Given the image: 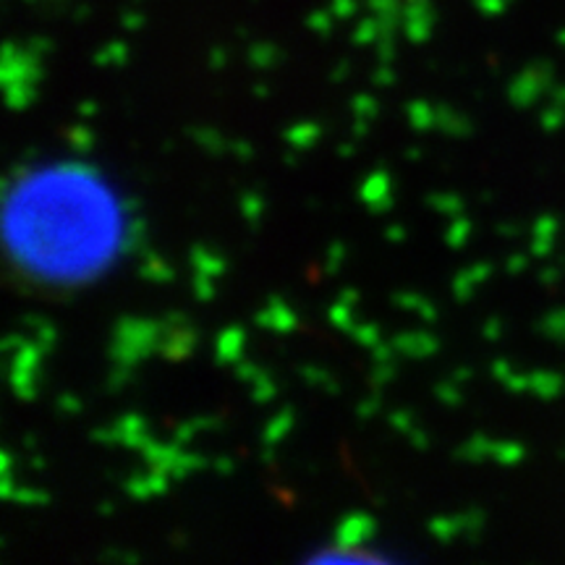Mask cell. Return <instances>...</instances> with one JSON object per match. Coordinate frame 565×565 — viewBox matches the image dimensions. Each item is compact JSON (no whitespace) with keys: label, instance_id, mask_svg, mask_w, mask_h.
<instances>
[{"label":"cell","instance_id":"31","mask_svg":"<svg viewBox=\"0 0 565 565\" xmlns=\"http://www.w3.org/2000/svg\"><path fill=\"white\" fill-rule=\"evenodd\" d=\"M301 380L307 385L320 387L324 393H338L335 377L328 370H322V366H301Z\"/></svg>","mask_w":565,"mask_h":565},{"label":"cell","instance_id":"4","mask_svg":"<svg viewBox=\"0 0 565 565\" xmlns=\"http://www.w3.org/2000/svg\"><path fill=\"white\" fill-rule=\"evenodd\" d=\"M160 343H158V353L166 362H183L189 359L196 349V330L192 328V322L186 320V315L181 312H171L160 320Z\"/></svg>","mask_w":565,"mask_h":565},{"label":"cell","instance_id":"45","mask_svg":"<svg viewBox=\"0 0 565 565\" xmlns=\"http://www.w3.org/2000/svg\"><path fill=\"white\" fill-rule=\"evenodd\" d=\"M263 372L265 370H259V366L254 364V362H249V359H242V362L236 364V377L242 380V383H249L252 385L254 380H257Z\"/></svg>","mask_w":565,"mask_h":565},{"label":"cell","instance_id":"54","mask_svg":"<svg viewBox=\"0 0 565 565\" xmlns=\"http://www.w3.org/2000/svg\"><path fill=\"white\" fill-rule=\"evenodd\" d=\"M385 238H387V242H404L406 228H404V225H391V228L385 231Z\"/></svg>","mask_w":565,"mask_h":565},{"label":"cell","instance_id":"44","mask_svg":"<svg viewBox=\"0 0 565 565\" xmlns=\"http://www.w3.org/2000/svg\"><path fill=\"white\" fill-rule=\"evenodd\" d=\"M343 259H345V246H343V244H333V246H330L328 257H324V273L335 275L338 270H341Z\"/></svg>","mask_w":565,"mask_h":565},{"label":"cell","instance_id":"22","mask_svg":"<svg viewBox=\"0 0 565 565\" xmlns=\"http://www.w3.org/2000/svg\"><path fill=\"white\" fill-rule=\"evenodd\" d=\"M24 328H26V335H30L32 341L38 343L45 353L53 349L55 338H58V333H55L53 324L47 322V320H40V317H26Z\"/></svg>","mask_w":565,"mask_h":565},{"label":"cell","instance_id":"27","mask_svg":"<svg viewBox=\"0 0 565 565\" xmlns=\"http://www.w3.org/2000/svg\"><path fill=\"white\" fill-rule=\"evenodd\" d=\"M427 204L429 210L440 212L445 217H458L463 215V200L454 192H435L427 196Z\"/></svg>","mask_w":565,"mask_h":565},{"label":"cell","instance_id":"8","mask_svg":"<svg viewBox=\"0 0 565 565\" xmlns=\"http://www.w3.org/2000/svg\"><path fill=\"white\" fill-rule=\"evenodd\" d=\"M359 200H362L370 212H387L393 207V181L385 171H374L364 179L359 189Z\"/></svg>","mask_w":565,"mask_h":565},{"label":"cell","instance_id":"61","mask_svg":"<svg viewBox=\"0 0 565 565\" xmlns=\"http://www.w3.org/2000/svg\"><path fill=\"white\" fill-rule=\"evenodd\" d=\"M79 113L82 116H92V113H97L95 103H79Z\"/></svg>","mask_w":565,"mask_h":565},{"label":"cell","instance_id":"50","mask_svg":"<svg viewBox=\"0 0 565 565\" xmlns=\"http://www.w3.org/2000/svg\"><path fill=\"white\" fill-rule=\"evenodd\" d=\"M393 79H395V74L391 68H387V63H383V66L374 71V82H377L380 87H391Z\"/></svg>","mask_w":565,"mask_h":565},{"label":"cell","instance_id":"18","mask_svg":"<svg viewBox=\"0 0 565 565\" xmlns=\"http://www.w3.org/2000/svg\"><path fill=\"white\" fill-rule=\"evenodd\" d=\"M291 429H294V412L291 408H282L280 414H275L273 419L267 422V427L263 433V445L265 448H275V445L286 440Z\"/></svg>","mask_w":565,"mask_h":565},{"label":"cell","instance_id":"25","mask_svg":"<svg viewBox=\"0 0 565 565\" xmlns=\"http://www.w3.org/2000/svg\"><path fill=\"white\" fill-rule=\"evenodd\" d=\"M192 137L202 150H207L212 154H221V152H231V141L223 137L221 131L212 129V126H200V129L192 131Z\"/></svg>","mask_w":565,"mask_h":565},{"label":"cell","instance_id":"7","mask_svg":"<svg viewBox=\"0 0 565 565\" xmlns=\"http://www.w3.org/2000/svg\"><path fill=\"white\" fill-rule=\"evenodd\" d=\"M257 324L265 330H273V333L278 335H288L299 328V317H296L294 309L288 307L280 296H273V299L257 312Z\"/></svg>","mask_w":565,"mask_h":565},{"label":"cell","instance_id":"42","mask_svg":"<svg viewBox=\"0 0 565 565\" xmlns=\"http://www.w3.org/2000/svg\"><path fill=\"white\" fill-rule=\"evenodd\" d=\"M194 296L200 301H210L215 296V278H207V275H194L192 278Z\"/></svg>","mask_w":565,"mask_h":565},{"label":"cell","instance_id":"38","mask_svg":"<svg viewBox=\"0 0 565 565\" xmlns=\"http://www.w3.org/2000/svg\"><path fill=\"white\" fill-rule=\"evenodd\" d=\"M351 110H353V116H356V118L372 121V118L380 113V105H377V100H374L372 95H366V92H362V95H356L351 100Z\"/></svg>","mask_w":565,"mask_h":565},{"label":"cell","instance_id":"23","mask_svg":"<svg viewBox=\"0 0 565 565\" xmlns=\"http://www.w3.org/2000/svg\"><path fill=\"white\" fill-rule=\"evenodd\" d=\"M429 532L440 542H454L463 536V515H440V519L429 521Z\"/></svg>","mask_w":565,"mask_h":565},{"label":"cell","instance_id":"43","mask_svg":"<svg viewBox=\"0 0 565 565\" xmlns=\"http://www.w3.org/2000/svg\"><path fill=\"white\" fill-rule=\"evenodd\" d=\"M380 408H383V401H380V395L372 393V395H366L362 404L356 406V414H359V419H362V422H370L380 414Z\"/></svg>","mask_w":565,"mask_h":565},{"label":"cell","instance_id":"11","mask_svg":"<svg viewBox=\"0 0 565 565\" xmlns=\"http://www.w3.org/2000/svg\"><path fill=\"white\" fill-rule=\"evenodd\" d=\"M168 482H173V479L158 469H150V475H134L131 479H126V492L137 500H150L166 492Z\"/></svg>","mask_w":565,"mask_h":565},{"label":"cell","instance_id":"39","mask_svg":"<svg viewBox=\"0 0 565 565\" xmlns=\"http://www.w3.org/2000/svg\"><path fill=\"white\" fill-rule=\"evenodd\" d=\"M540 124L545 131L561 129V126H565V105L553 100V105H547V108L540 113Z\"/></svg>","mask_w":565,"mask_h":565},{"label":"cell","instance_id":"17","mask_svg":"<svg viewBox=\"0 0 565 565\" xmlns=\"http://www.w3.org/2000/svg\"><path fill=\"white\" fill-rule=\"evenodd\" d=\"M563 387H565V380L555 372L529 374V393H534L536 398H542V401L557 398V395L563 393Z\"/></svg>","mask_w":565,"mask_h":565},{"label":"cell","instance_id":"32","mask_svg":"<svg viewBox=\"0 0 565 565\" xmlns=\"http://www.w3.org/2000/svg\"><path fill=\"white\" fill-rule=\"evenodd\" d=\"M349 335L359 345H364V349H374V345L383 343V333H380V324H374V322H356V324H353V330H351Z\"/></svg>","mask_w":565,"mask_h":565},{"label":"cell","instance_id":"34","mask_svg":"<svg viewBox=\"0 0 565 565\" xmlns=\"http://www.w3.org/2000/svg\"><path fill=\"white\" fill-rule=\"evenodd\" d=\"M275 395H278V387H275L270 374L263 372V374H259V377L252 383V398L257 401V404H270Z\"/></svg>","mask_w":565,"mask_h":565},{"label":"cell","instance_id":"30","mask_svg":"<svg viewBox=\"0 0 565 565\" xmlns=\"http://www.w3.org/2000/svg\"><path fill=\"white\" fill-rule=\"evenodd\" d=\"M536 330L545 338H550V341L565 343V309H555V312L542 317Z\"/></svg>","mask_w":565,"mask_h":565},{"label":"cell","instance_id":"24","mask_svg":"<svg viewBox=\"0 0 565 565\" xmlns=\"http://www.w3.org/2000/svg\"><path fill=\"white\" fill-rule=\"evenodd\" d=\"M139 273H141V278L154 280V282L173 280V267L168 265L166 259H162L160 254H154V252H147V254H145V259H141Z\"/></svg>","mask_w":565,"mask_h":565},{"label":"cell","instance_id":"1","mask_svg":"<svg viewBox=\"0 0 565 565\" xmlns=\"http://www.w3.org/2000/svg\"><path fill=\"white\" fill-rule=\"evenodd\" d=\"M160 333V322L154 320H139V317H124V320H118L110 343L113 364L137 366L141 359L158 351Z\"/></svg>","mask_w":565,"mask_h":565},{"label":"cell","instance_id":"9","mask_svg":"<svg viewBox=\"0 0 565 565\" xmlns=\"http://www.w3.org/2000/svg\"><path fill=\"white\" fill-rule=\"evenodd\" d=\"M391 343L395 345V351H398L401 356L408 359H429L440 351V341H437L433 333H419V330L395 335Z\"/></svg>","mask_w":565,"mask_h":565},{"label":"cell","instance_id":"41","mask_svg":"<svg viewBox=\"0 0 565 565\" xmlns=\"http://www.w3.org/2000/svg\"><path fill=\"white\" fill-rule=\"evenodd\" d=\"M13 503H21V505H45L47 503V494L34 490V487H19V490L11 492Z\"/></svg>","mask_w":565,"mask_h":565},{"label":"cell","instance_id":"13","mask_svg":"<svg viewBox=\"0 0 565 565\" xmlns=\"http://www.w3.org/2000/svg\"><path fill=\"white\" fill-rule=\"evenodd\" d=\"M492 267L490 265H471L461 270L454 278V296L458 301H469L471 296H475L477 286H482V282L490 278Z\"/></svg>","mask_w":565,"mask_h":565},{"label":"cell","instance_id":"46","mask_svg":"<svg viewBox=\"0 0 565 565\" xmlns=\"http://www.w3.org/2000/svg\"><path fill=\"white\" fill-rule=\"evenodd\" d=\"M391 427L398 429V433L408 435V433H412V429L416 427L414 414H412V412H393V414H391Z\"/></svg>","mask_w":565,"mask_h":565},{"label":"cell","instance_id":"21","mask_svg":"<svg viewBox=\"0 0 565 565\" xmlns=\"http://www.w3.org/2000/svg\"><path fill=\"white\" fill-rule=\"evenodd\" d=\"M406 118H408V124H412L414 131L435 129V124H437V105H429V103H424V100L408 103Z\"/></svg>","mask_w":565,"mask_h":565},{"label":"cell","instance_id":"15","mask_svg":"<svg viewBox=\"0 0 565 565\" xmlns=\"http://www.w3.org/2000/svg\"><path fill=\"white\" fill-rule=\"evenodd\" d=\"M189 263H192L194 275H207V278H221L225 273V259L217 252L204 249V246H194L189 254Z\"/></svg>","mask_w":565,"mask_h":565},{"label":"cell","instance_id":"33","mask_svg":"<svg viewBox=\"0 0 565 565\" xmlns=\"http://www.w3.org/2000/svg\"><path fill=\"white\" fill-rule=\"evenodd\" d=\"M328 317H330V322L335 324V328L343 330V333H351L353 324H356V315H353V307H351V303L341 301V299H338L333 307L328 309Z\"/></svg>","mask_w":565,"mask_h":565},{"label":"cell","instance_id":"20","mask_svg":"<svg viewBox=\"0 0 565 565\" xmlns=\"http://www.w3.org/2000/svg\"><path fill=\"white\" fill-rule=\"evenodd\" d=\"M320 134H322L320 124H312V121L296 124L291 129H286V145L291 147V150H309V147L317 145Z\"/></svg>","mask_w":565,"mask_h":565},{"label":"cell","instance_id":"2","mask_svg":"<svg viewBox=\"0 0 565 565\" xmlns=\"http://www.w3.org/2000/svg\"><path fill=\"white\" fill-rule=\"evenodd\" d=\"M11 359V387L19 401H32L40 391V364L45 351L30 335H11L3 345Z\"/></svg>","mask_w":565,"mask_h":565},{"label":"cell","instance_id":"60","mask_svg":"<svg viewBox=\"0 0 565 565\" xmlns=\"http://www.w3.org/2000/svg\"><path fill=\"white\" fill-rule=\"evenodd\" d=\"M553 100H555V103H561V105H565V84H561V87H555V89H553Z\"/></svg>","mask_w":565,"mask_h":565},{"label":"cell","instance_id":"29","mask_svg":"<svg viewBox=\"0 0 565 565\" xmlns=\"http://www.w3.org/2000/svg\"><path fill=\"white\" fill-rule=\"evenodd\" d=\"M212 427H217V422L210 419V416H200V419H189V422H183V424H179V427H175L173 443L189 445L192 440H196V435L207 433V429H212Z\"/></svg>","mask_w":565,"mask_h":565},{"label":"cell","instance_id":"26","mask_svg":"<svg viewBox=\"0 0 565 565\" xmlns=\"http://www.w3.org/2000/svg\"><path fill=\"white\" fill-rule=\"evenodd\" d=\"M526 458V448L521 443L513 440H494L492 448V461L500 466H515Z\"/></svg>","mask_w":565,"mask_h":565},{"label":"cell","instance_id":"62","mask_svg":"<svg viewBox=\"0 0 565 565\" xmlns=\"http://www.w3.org/2000/svg\"><path fill=\"white\" fill-rule=\"evenodd\" d=\"M561 40H563V45H565V32H563V34H561Z\"/></svg>","mask_w":565,"mask_h":565},{"label":"cell","instance_id":"14","mask_svg":"<svg viewBox=\"0 0 565 565\" xmlns=\"http://www.w3.org/2000/svg\"><path fill=\"white\" fill-rule=\"evenodd\" d=\"M437 131L448 134V137H469L471 121L463 116L461 110L450 108V105H437Z\"/></svg>","mask_w":565,"mask_h":565},{"label":"cell","instance_id":"10","mask_svg":"<svg viewBox=\"0 0 565 565\" xmlns=\"http://www.w3.org/2000/svg\"><path fill=\"white\" fill-rule=\"evenodd\" d=\"M561 233V223H557L555 215H540L532 225V249L534 257H550L555 249V238Z\"/></svg>","mask_w":565,"mask_h":565},{"label":"cell","instance_id":"59","mask_svg":"<svg viewBox=\"0 0 565 565\" xmlns=\"http://www.w3.org/2000/svg\"><path fill=\"white\" fill-rule=\"evenodd\" d=\"M338 152H341L343 158H349V154L356 152V145H353V141H343V145H341V150H338Z\"/></svg>","mask_w":565,"mask_h":565},{"label":"cell","instance_id":"16","mask_svg":"<svg viewBox=\"0 0 565 565\" xmlns=\"http://www.w3.org/2000/svg\"><path fill=\"white\" fill-rule=\"evenodd\" d=\"M393 303L395 307H401L404 312H412L416 317H422L424 322H435L437 320V309L435 303L427 299V296L422 294H414V291H401L393 296Z\"/></svg>","mask_w":565,"mask_h":565},{"label":"cell","instance_id":"55","mask_svg":"<svg viewBox=\"0 0 565 565\" xmlns=\"http://www.w3.org/2000/svg\"><path fill=\"white\" fill-rule=\"evenodd\" d=\"M408 437H412V445L414 448H422V450H427V445H429V440H427V435L422 433V429H412V433H408Z\"/></svg>","mask_w":565,"mask_h":565},{"label":"cell","instance_id":"58","mask_svg":"<svg viewBox=\"0 0 565 565\" xmlns=\"http://www.w3.org/2000/svg\"><path fill=\"white\" fill-rule=\"evenodd\" d=\"M454 380H456V383H469V380H471V370H456V372H454Z\"/></svg>","mask_w":565,"mask_h":565},{"label":"cell","instance_id":"57","mask_svg":"<svg viewBox=\"0 0 565 565\" xmlns=\"http://www.w3.org/2000/svg\"><path fill=\"white\" fill-rule=\"evenodd\" d=\"M341 301L351 303V307H356V303H359V291H353V288H345V291L341 294Z\"/></svg>","mask_w":565,"mask_h":565},{"label":"cell","instance_id":"3","mask_svg":"<svg viewBox=\"0 0 565 565\" xmlns=\"http://www.w3.org/2000/svg\"><path fill=\"white\" fill-rule=\"evenodd\" d=\"M141 458H145L150 469H158L162 475H168L173 482L179 479H186L196 475V471L207 466V458L196 456V454H186L183 445L179 443H162V440H150L145 448L139 450Z\"/></svg>","mask_w":565,"mask_h":565},{"label":"cell","instance_id":"37","mask_svg":"<svg viewBox=\"0 0 565 565\" xmlns=\"http://www.w3.org/2000/svg\"><path fill=\"white\" fill-rule=\"evenodd\" d=\"M435 395L437 401L445 406H458L463 401V393H461V383H456L454 377L445 380V383H440L435 387Z\"/></svg>","mask_w":565,"mask_h":565},{"label":"cell","instance_id":"36","mask_svg":"<svg viewBox=\"0 0 565 565\" xmlns=\"http://www.w3.org/2000/svg\"><path fill=\"white\" fill-rule=\"evenodd\" d=\"M263 212H265V200L257 192H246L242 196V215L246 217V223L257 225L259 217H263Z\"/></svg>","mask_w":565,"mask_h":565},{"label":"cell","instance_id":"48","mask_svg":"<svg viewBox=\"0 0 565 565\" xmlns=\"http://www.w3.org/2000/svg\"><path fill=\"white\" fill-rule=\"evenodd\" d=\"M529 267V254H524V252H515V254H511V257H508V263H505V270L511 273V275H521Z\"/></svg>","mask_w":565,"mask_h":565},{"label":"cell","instance_id":"52","mask_svg":"<svg viewBox=\"0 0 565 565\" xmlns=\"http://www.w3.org/2000/svg\"><path fill=\"white\" fill-rule=\"evenodd\" d=\"M498 233H500V236H505V238H515V236H521V233H524V225H519V223H500L498 225Z\"/></svg>","mask_w":565,"mask_h":565},{"label":"cell","instance_id":"49","mask_svg":"<svg viewBox=\"0 0 565 565\" xmlns=\"http://www.w3.org/2000/svg\"><path fill=\"white\" fill-rule=\"evenodd\" d=\"M58 408L63 414H79L82 412V401L76 398V395H61Z\"/></svg>","mask_w":565,"mask_h":565},{"label":"cell","instance_id":"12","mask_svg":"<svg viewBox=\"0 0 565 565\" xmlns=\"http://www.w3.org/2000/svg\"><path fill=\"white\" fill-rule=\"evenodd\" d=\"M246 333L242 328H225L215 341V353L221 364H238L244 359Z\"/></svg>","mask_w":565,"mask_h":565},{"label":"cell","instance_id":"28","mask_svg":"<svg viewBox=\"0 0 565 565\" xmlns=\"http://www.w3.org/2000/svg\"><path fill=\"white\" fill-rule=\"evenodd\" d=\"M471 231H475V225H471V221L466 215L450 217L448 231H445V244H448L450 249H461V246L469 244Z\"/></svg>","mask_w":565,"mask_h":565},{"label":"cell","instance_id":"56","mask_svg":"<svg viewBox=\"0 0 565 565\" xmlns=\"http://www.w3.org/2000/svg\"><path fill=\"white\" fill-rule=\"evenodd\" d=\"M212 466H215L217 471H223V475H231V471H233V461H231V458H217V461L212 463Z\"/></svg>","mask_w":565,"mask_h":565},{"label":"cell","instance_id":"35","mask_svg":"<svg viewBox=\"0 0 565 565\" xmlns=\"http://www.w3.org/2000/svg\"><path fill=\"white\" fill-rule=\"evenodd\" d=\"M66 139H68V145L79 152H87L89 147L95 145V134H92L89 126H84V124L71 126V129L66 131Z\"/></svg>","mask_w":565,"mask_h":565},{"label":"cell","instance_id":"47","mask_svg":"<svg viewBox=\"0 0 565 565\" xmlns=\"http://www.w3.org/2000/svg\"><path fill=\"white\" fill-rule=\"evenodd\" d=\"M503 333H505V324L500 317H490V320L482 324V335L487 338V341H500V335Z\"/></svg>","mask_w":565,"mask_h":565},{"label":"cell","instance_id":"51","mask_svg":"<svg viewBox=\"0 0 565 565\" xmlns=\"http://www.w3.org/2000/svg\"><path fill=\"white\" fill-rule=\"evenodd\" d=\"M231 152L236 154V158H242V160H249L254 154L249 141H231Z\"/></svg>","mask_w":565,"mask_h":565},{"label":"cell","instance_id":"19","mask_svg":"<svg viewBox=\"0 0 565 565\" xmlns=\"http://www.w3.org/2000/svg\"><path fill=\"white\" fill-rule=\"evenodd\" d=\"M492 448L494 440L484 435H475L471 440H466L461 448L456 450V456L466 463H482V461H492Z\"/></svg>","mask_w":565,"mask_h":565},{"label":"cell","instance_id":"6","mask_svg":"<svg viewBox=\"0 0 565 565\" xmlns=\"http://www.w3.org/2000/svg\"><path fill=\"white\" fill-rule=\"evenodd\" d=\"M377 524L370 513L364 511H351L345 513L335 526V545L338 547H364L370 545Z\"/></svg>","mask_w":565,"mask_h":565},{"label":"cell","instance_id":"40","mask_svg":"<svg viewBox=\"0 0 565 565\" xmlns=\"http://www.w3.org/2000/svg\"><path fill=\"white\" fill-rule=\"evenodd\" d=\"M395 377H398V366H395V359H393V362H374V370H372V377H370V383L374 387L391 385Z\"/></svg>","mask_w":565,"mask_h":565},{"label":"cell","instance_id":"5","mask_svg":"<svg viewBox=\"0 0 565 565\" xmlns=\"http://www.w3.org/2000/svg\"><path fill=\"white\" fill-rule=\"evenodd\" d=\"M555 79V68L550 63H536V66H529L521 71L519 76L511 82L508 87V97L515 108H532L545 97V92L553 87Z\"/></svg>","mask_w":565,"mask_h":565},{"label":"cell","instance_id":"53","mask_svg":"<svg viewBox=\"0 0 565 565\" xmlns=\"http://www.w3.org/2000/svg\"><path fill=\"white\" fill-rule=\"evenodd\" d=\"M561 267L557 265H553V267H545V270H542V275H540V280L545 282V286H555L557 280H561Z\"/></svg>","mask_w":565,"mask_h":565}]
</instances>
